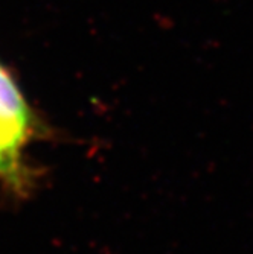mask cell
<instances>
[{"mask_svg": "<svg viewBox=\"0 0 253 254\" xmlns=\"http://www.w3.org/2000/svg\"><path fill=\"white\" fill-rule=\"evenodd\" d=\"M32 138L29 134L0 122V181L18 192L31 183V172L23 160V149Z\"/></svg>", "mask_w": 253, "mask_h": 254, "instance_id": "cell-1", "label": "cell"}]
</instances>
